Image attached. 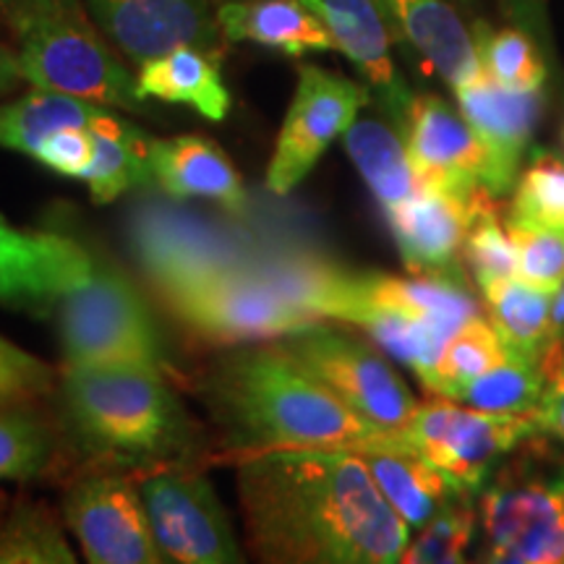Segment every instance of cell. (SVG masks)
Instances as JSON below:
<instances>
[{
	"mask_svg": "<svg viewBox=\"0 0 564 564\" xmlns=\"http://www.w3.org/2000/svg\"><path fill=\"white\" fill-rule=\"evenodd\" d=\"M251 552L272 564H392L411 525L350 449H270L238 457Z\"/></svg>",
	"mask_w": 564,
	"mask_h": 564,
	"instance_id": "6da1fadb",
	"label": "cell"
},
{
	"mask_svg": "<svg viewBox=\"0 0 564 564\" xmlns=\"http://www.w3.org/2000/svg\"><path fill=\"white\" fill-rule=\"evenodd\" d=\"M209 413L238 457L270 449H358L387 432L329 392L282 345L232 350L204 379Z\"/></svg>",
	"mask_w": 564,
	"mask_h": 564,
	"instance_id": "7a4b0ae2",
	"label": "cell"
},
{
	"mask_svg": "<svg viewBox=\"0 0 564 564\" xmlns=\"http://www.w3.org/2000/svg\"><path fill=\"white\" fill-rule=\"evenodd\" d=\"M70 434L91 463L144 470L186 460L196 426L165 373L139 366H63Z\"/></svg>",
	"mask_w": 564,
	"mask_h": 564,
	"instance_id": "3957f363",
	"label": "cell"
},
{
	"mask_svg": "<svg viewBox=\"0 0 564 564\" xmlns=\"http://www.w3.org/2000/svg\"><path fill=\"white\" fill-rule=\"evenodd\" d=\"M175 319L196 337L220 345L282 340L322 322L274 280L232 262H199L152 278Z\"/></svg>",
	"mask_w": 564,
	"mask_h": 564,
	"instance_id": "277c9868",
	"label": "cell"
},
{
	"mask_svg": "<svg viewBox=\"0 0 564 564\" xmlns=\"http://www.w3.org/2000/svg\"><path fill=\"white\" fill-rule=\"evenodd\" d=\"M19 34L17 70L34 89L137 112L144 108L137 79L91 30L82 3L55 6L13 24Z\"/></svg>",
	"mask_w": 564,
	"mask_h": 564,
	"instance_id": "5b68a950",
	"label": "cell"
},
{
	"mask_svg": "<svg viewBox=\"0 0 564 564\" xmlns=\"http://www.w3.org/2000/svg\"><path fill=\"white\" fill-rule=\"evenodd\" d=\"M61 343L70 369L139 366L171 371L154 316L121 272L95 262L84 285L61 299Z\"/></svg>",
	"mask_w": 564,
	"mask_h": 564,
	"instance_id": "8992f818",
	"label": "cell"
},
{
	"mask_svg": "<svg viewBox=\"0 0 564 564\" xmlns=\"http://www.w3.org/2000/svg\"><path fill=\"white\" fill-rule=\"evenodd\" d=\"M541 470L518 460L481 494L484 562H564V465L554 474Z\"/></svg>",
	"mask_w": 564,
	"mask_h": 564,
	"instance_id": "52a82bcc",
	"label": "cell"
},
{
	"mask_svg": "<svg viewBox=\"0 0 564 564\" xmlns=\"http://www.w3.org/2000/svg\"><path fill=\"white\" fill-rule=\"evenodd\" d=\"M154 541L167 562L236 564L243 560L230 518L207 476L186 460L133 470Z\"/></svg>",
	"mask_w": 564,
	"mask_h": 564,
	"instance_id": "ba28073f",
	"label": "cell"
},
{
	"mask_svg": "<svg viewBox=\"0 0 564 564\" xmlns=\"http://www.w3.org/2000/svg\"><path fill=\"white\" fill-rule=\"evenodd\" d=\"M541 434L533 413H489L463 408L460 400L436 398L421 403L403 440L457 489L474 494L484 486L499 457Z\"/></svg>",
	"mask_w": 564,
	"mask_h": 564,
	"instance_id": "9c48e42d",
	"label": "cell"
},
{
	"mask_svg": "<svg viewBox=\"0 0 564 564\" xmlns=\"http://www.w3.org/2000/svg\"><path fill=\"white\" fill-rule=\"evenodd\" d=\"M295 361L335 392L350 411L387 434H403L419 403L398 371L371 345L348 337L322 322L280 340Z\"/></svg>",
	"mask_w": 564,
	"mask_h": 564,
	"instance_id": "30bf717a",
	"label": "cell"
},
{
	"mask_svg": "<svg viewBox=\"0 0 564 564\" xmlns=\"http://www.w3.org/2000/svg\"><path fill=\"white\" fill-rule=\"evenodd\" d=\"M63 520L91 564H165L137 474L95 463L66 486Z\"/></svg>",
	"mask_w": 564,
	"mask_h": 564,
	"instance_id": "8fae6325",
	"label": "cell"
},
{
	"mask_svg": "<svg viewBox=\"0 0 564 564\" xmlns=\"http://www.w3.org/2000/svg\"><path fill=\"white\" fill-rule=\"evenodd\" d=\"M369 102V87L319 66H301L299 87L267 167V188L278 196L291 194Z\"/></svg>",
	"mask_w": 564,
	"mask_h": 564,
	"instance_id": "7c38bea8",
	"label": "cell"
},
{
	"mask_svg": "<svg viewBox=\"0 0 564 564\" xmlns=\"http://www.w3.org/2000/svg\"><path fill=\"white\" fill-rule=\"evenodd\" d=\"M494 199L497 196L486 188H478L474 194H455L421 186V192L411 199L384 209L408 272L423 278L463 280L457 253L463 251L478 212Z\"/></svg>",
	"mask_w": 564,
	"mask_h": 564,
	"instance_id": "4fadbf2b",
	"label": "cell"
},
{
	"mask_svg": "<svg viewBox=\"0 0 564 564\" xmlns=\"http://www.w3.org/2000/svg\"><path fill=\"white\" fill-rule=\"evenodd\" d=\"M455 95L463 118L484 147L486 192L499 199L518 183L541 112V89H507L478 70L474 79L455 89Z\"/></svg>",
	"mask_w": 564,
	"mask_h": 564,
	"instance_id": "5bb4252c",
	"label": "cell"
},
{
	"mask_svg": "<svg viewBox=\"0 0 564 564\" xmlns=\"http://www.w3.org/2000/svg\"><path fill=\"white\" fill-rule=\"evenodd\" d=\"M112 45L133 63H147L183 45L217 53L220 24L207 0H84Z\"/></svg>",
	"mask_w": 564,
	"mask_h": 564,
	"instance_id": "9a60e30c",
	"label": "cell"
},
{
	"mask_svg": "<svg viewBox=\"0 0 564 564\" xmlns=\"http://www.w3.org/2000/svg\"><path fill=\"white\" fill-rule=\"evenodd\" d=\"M324 21L340 51L366 79L371 100L400 131L405 129L413 91L394 68L390 17L379 0H303Z\"/></svg>",
	"mask_w": 564,
	"mask_h": 564,
	"instance_id": "2e32d148",
	"label": "cell"
},
{
	"mask_svg": "<svg viewBox=\"0 0 564 564\" xmlns=\"http://www.w3.org/2000/svg\"><path fill=\"white\" fill-rule=\"evenodd\" d=\"M408 158L421 186L474 194L484 186L486 154L463 112L442 97H413L403 129Z\"/></svg>",
	"mask_w": 564,
	"mask_h": 564,
	"instance_id": "e0dca14e",
	"label": "cell"
},
{
	"mask_svg": "<svg viewBox=\"0 0 564 564\" xmlns=\"http://www.w3.org/2000/svg\"><path fill=\"white\" fill-rule=\"evenodd\" d=\"M95 272V259L70 238L19 230L0 220V301L40 306L61 301Z\"/></svg>",
	"mask_w": 564,
	"mask_h": 564,
	"instance_id": "ac0fdd59",
	"label": "cell"
},
{
	"mask_svg": "<svg viewBox=\"0 0 564 564\" xmlns=\"http://www.w3.org/2000/svg\"><path fill=\"white\" fill-rule=\"evenodd\" d=\"M352 453L366 463L387 502L411 525V531L426 525L449 499L463 494L440 468L415 453L403 434H384Z\"/></svg>",
	"mask_w": 564,
	"mask_h": 564,
	"instance_id": "d6986e66",
	"label": "cell"
},
{
	"mask_svg": "<svg viewBox=\"0 0 564 564\" xmlns=\"http://www.w3.org/2000/svg\"><path fill=\"white\" fill-rule=\"evenodd\" d=\"M154 186L173 199H209L246 209V188L220 147L202 137L152 139Z\"/></svg>",
	"mask_w": 564,
	"mask_h": 564,
	"instance_id": "ffe728a7",
	"label": "cell"
},
{
	"mask_svg": "<svg viewBox=\"0 0 564 564\" xmlns=\"http://www.w3.org/2000/svg\"><path fill=\"white\" fill-rule=\"evenodd\" d=\"M390 24L423 55V61L457 89L481 70L474 34L444 0H379Z\"/></svg>",
	"mask_w": 564,
	"mask_h": 564,
	"instance_id": "44dd1931",
	"label": "cell"
},
{
	"mask_svg": "<svg viewBox=\"0 0 564 564\" xmlns=\"http://www.w3.org/2000/svg\"><path fill=\"white\" fill-rule=\"evenodd\" d=\"M217 24L230 42H257L285 55L335 51L324 21L303 0H228Z\"/></svg>",
	"mask_w": 564,
	"mask_h": 564,
	"instance_id": "7402d4cb",
	"label": "cell"
},
{
	"mask_svg": "<svg viewBox=\"0 0 564 564\" xmlns=\"http://www.w3.org/2000/svg\"><path fill=\"white\" fill-rule=\"evenodd\" d=\"M141 100L188 105L209 121H225L230 112V91L220 74L215 51L183 45L141 63L137 79Z\"/></svg>",
	"mask_w": 564,
	"mask_h": 564,
	"instance_id": "603a6c76",
	"label": "cell"
},
{
	"mask_svg": "<svg viewBox=\"0 0 564 564\" xmlns=\"http://www.w3.org/2000/svg\"><path fill=\"white\" fill-rule=\"evenodd\" d=\"M87 129L95 154L82 181L89 186L91 199L110 204L133 188L154 183L152 139H147L144 131L123 118H116L110 110H102Z\"/></svg>",
	"mask_w": 564,
	"mask_h": 564,
	"instance_id": "cb8c5ba5",
	"label": "cell"
},
{
	"mask_svg": "<svg viewBox=\"0 0 564 564\" xmlns=\"http://www.w3.org/2000/svg\"><path fill=\"white\" fill-rule=\"evenodd\" d=\"M352 165L384 209L398 207L421 192V183L408 158L403 131L377 116H358L343 133Z\"/></svg>",
	"mask_w": 564,
	"mask_h": 564,
	"instance_id": "d4e9b609",
	"label": "cell"
},
{
	"mask_svg": "<svg viewBox=\"0 0 564 564\" xmlns=\"http://www.w3.org/2000/svg\"><path fill=\"white\" fill-rule=\"evenodd\" d=\"M481 293L489 306L494 329L502 337L507 350L523 352L544 366L549 352L562 343L552 324L554 293L528 285L518 274L486 282Z\"/></svg>",
	"mask_w": 564,
	"mask_h": 564,
	"instance_id": "484cf974",
	"label": "cell"
},
{
	"mask_svg": "<svg viewBox=\"0 0 564 564\" xmlns=\"http://www.w3.org/2000/svg\"><path fill=\"white\" fill-rule=\"evenodd\" d=\"M105 105L63 95V91L37 89L19 100L0 105V147L34 158L37 147L61 129H87Z\"/></svg>",
	"mask_w": 564,
	"mask_h": 564,
	"instance_id": "4316f807",
	"label": "cell"
},
{
	"mask_svg": "<svg viewBox=\"0 0 564 564\" xmlns=\"http://www.w3.org/2000/svg\"><path fill=\"white\" fill-rule=\"evenodd\" d=\"M505 356L507 345L494 329L491 319L476 314L444 343L436 364L423 373L419 382L423 390L436 394V398L460 400L468 384L497 364H502Z\"/></svg>",
	"mask_w": 564,
	"mask_h": 564,
	"instance_id": "83f0119b",
	"label": "cell"
},
{
	"mask_svg": "<svg viewBox=\"0 0 564 564\" xmlns=\"http://www.w3.org/2000/svg\"><path fill=\"white\" fill-rule=\"evenodd\" d=\"M55 512L37 499H9L0 512V564H74Z\"/></svg>",
	"mask_w": 564,
	"mask_h": 564,
	"instance_id": "f1b7e54d",
	"label": "cell"
},
{
	"mask_svg": "<svg viewBox=\"0 0 564 564\" xmlns=\"http://www.w3.org/2000/svg\"><path fill=\"white\" fill-rule=\"evenodd\" d=\"M546 387V371L535 358L507 350L505 361L497 364L468 384L460 403L489 413H533Z\"/></svg>",
	"mask_w": 564,
	"mask_h": 564,
	"instance_id": "f546056e",
	"label": "cell"
},
{
	"mask_svg": "<svg viewBox=\"0 0 564 564\" xmlns=\"http://www.w3.org/2000/svg\"><path fill=\"white\" fill-rule=\"evenodd\" d=\"M478 63L489 79L507 89L539 91L544 87L546 68L535 51L531 34L523 30L494 32L486 24H478L474 32Z\"/></svg>",
	"mask_w": 564,
	"mask_h": 564,
	"instance_id": "4dcf8cb0",
	"label": "cell"
},
{
	"mask_svg": "<svg viewBox=\"0 0 564 564\" xmlns=\"http://www.w3.org/2000/svg\"><path fill=\"white\" fill-rule=\"evenodd\" d=\"M478 510L470 502V494L463 491L449 499L440 512L419 528L415 539L408 541L405 564H453L465 562V552L474 544Z\"/></svg>",
	"mask_w": 564,
	"mask_h": 564,
	"instance_id": "1f68e13d",
	"label": "cell"
},
{
	"mask_svg": "<svg viewBox=\"0 0 564 564\" xmlns=\"http://www.w3.org/2000/svg\"><path fill=\"white\" fill-rule=\"evenodd\" d=\"M26 405L0 408V481L40 476L53 457L51 426Z\"/></svg>",
	"mask_w": 564,
	"mask_h": 564,
	"instance_id": "d6a6232c",
	"label": "cell"
},
{
	"mask_svg": "<svg viewBox=\"0 0 564 564\" xmlns=\"http://www.w3.org/2000/svg\"><path fill=\"white\" fill-rule=\"evenodd\" d=\"M507 225L518 228H564V162L539 154L514 183Z\"/></svg>",
	"mask_w": 564,
	"mask_h": 564,
	"instance_id": "836d02e7",
	"label": "cell"
},
{
	"mask_svg": "<svg viewBox=\"0 0 564 564\" xmlns=\"http://www.w3.org/2000/svg\"><path fill=\"white\" fill-rule=\"evenodd\" d=\"M514 246L518 278L539 291L554 293L564 285V228H518L507 225Z\"/></svg>",
	"mask_w": 564,
	"mask_h": 564,
	"instance_id": "e575fe53",
	"label": "cell"
},
{
	"mask_svg": "<svg viewBox=\"0 0 564 564\" xmlns=\"http://www.w3.org/2000/svg\"><path fill=\"white\" fill-rule=\"evenodd\" d=\"M465 262H468L470 272L478 282V288L486 282L514 278L518 274V264H514V246L510 238V230L502 228L499 223V207L497 199L486 204L478 212V217L470 225L468 238L463 243Z\"/></svg>",
	"mask_w": 564,
	"mask_h": 564,
	"instance_id": "d590c367",
	"label": "cell"
},
{
	"mask_svg": "<svg viewBox=\"0 0 564 564\" xmlns=\"http://www.w3.org/2000/svg\"><path fill=\"white\" fill-rule=\"evenodd\" d=\"M53 382L51 366L0 337V408L32 403L51 392Z\"/></svg>",
	"mask_w": 564,
	"mask_h": 564,
	"instance_id": "8d00e7d4",
	"label": "cell"
},
{
	"mask_svg": "<svg viewBox=\"0 0 564 564\" xmlns=\"http://www.w3.org/2000/svg\"><path fill=\"white\" fill-rule=\"evenodd\" d=\"M91 154H95V144H91L89 129L70 126V129L55 131L42 141L34 152V160H40L58 175L82 181L91 165Z\"/></svg>",
	"mask_w": 564,
	"mask_h": 564,
	"instance_id": "74e56055",
	"label": "cell"
},
{
	"mask_svg": "<svg viewBox=\"0 0 564 564\" xmlns=\"http://www.w3.org/2000/svg\"><path fill=\"white\" fill-rule=\"evenodd\" d=\"M546 387L541 403L533 411L541 434H552L564 444V345L560 343L544 361Z\"/></svg>",
	"mask_w": 564,
	"mask_h": 564,
	"instance_id": "f35d334b",
	"label": "cell"
},
{
	"mask_svg": "<svg viewBox=\"0 0 564 564\" xmlns=\"http://www.w3.org/2000/svg\"><path fill=\"white\" fill-rule=\"evenodd\" d=\"M507 17H510L518 30H523L533 37H541L546 32V13L544 0H502Z\"/></svg>",
	"mask_w": 564,
	"mask_h": 564,
	"instance_id": "ab89813d",
	"label": "cell"
},
{
	"mask_svg": "<svg viewBox=\"0 0 564 564\" xmlns=\"http://www.w3.org/2000/svg\"><path fill=\"white\" fill-rule=\"evenodd\" d=\"M82 3V0H0V13L13 24H19L21 19L34 17V13L55 9V6H70Z\"/></svg>",
	"mask_w": 564,
	"mask_h": 564,
	"instance_id": "60d3db41",
	"label": "cell"
},
{
	"mask_svg": "<svg viewBox=\"0 0 564 564\" xmlns=\"http://www.w3.org/2000/svg\"><path fill=\"white\" fill-rule=\"evenodd\" d=\"M552 324H554V333L562 335V327H564V285H562L560 291H556V295H554Z\"/></svg>",
	"mask_w": 564,
	"mask_h": 564,
	"instance_id": "b9f144b4",
	"label": "cell"
},
{
	"mask_svg": "<svg viewBox=\"0 0 564 564\" xmlns=\"http://www.w3.org/2000/svg\"><path fill=\"white\" fill-rule=\"evenodd\" d=\"M6 502H9V499L3 497V494H0V512H3V507H6Z\"/></svg>",
	"mask_w": 564,
	"mask_h": 564,
	"instance_id": "7bdbcfd3",
	"label": "cell"
}]
</instances>
